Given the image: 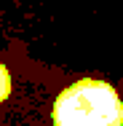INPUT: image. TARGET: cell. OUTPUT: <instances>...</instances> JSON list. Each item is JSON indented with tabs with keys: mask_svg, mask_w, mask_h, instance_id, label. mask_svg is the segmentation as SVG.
Segmentation results:
<instances>
[{
	"mask_svg": "<svg viewBox=\"0 0 123 126\" xmlns=\"http://www.w3.org/2000/svg\"><path fill=\"white\" fill-rule=\"evenodd\" d=\"M54 126H123V102L107 80H75L54 102Z\"/></svg>",
	"mask_w": 123,
	"mask_h": 126,
	"instance_id": "obj_1",
	"label": "cell"
},
{
	"mask_svg": "<svg viewBox=\"0 0 123 126\" xmlns=\"http://www.w3.org/2000/svg\"><path fill=\"white\" fill-rule=\"evenodd\" d=\"M11 97V73L5 70V64L0 62V105Z\"/></svg>",
	"mask_w": 123,
	"mask_h": 126,
	"instance_id": "obj_2",
	"label": "cell"
}]
</instances>
